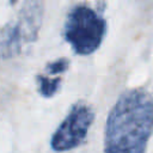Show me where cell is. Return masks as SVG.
Segmentation results:
<instances>
[{
	"instance_id": "1",
	"label": "cell",
	"mask_w": 153,
	"mask_h": 153,
	"mask_svg": "<svg viewBox=\"0 0 153 153\" xmlns=\"http://www.w3.org/2000/svg\"><path fill=\"white\" fill-rule=\"evenodd\" d=\"M153 134V97L142 88L123 92L109 112L105 153H146Z\"/></svg>"
},
{
	"instance_id": "2",
	"label": "cell",
	"mask_w": 153,
	"mask_h": 153,
	"mask_svg": "<svg viewBox=\"0 0 153 153\" xmlns=\"http://www.w3.org/2000/svg\"><path fill=\"white\" fill-rule=\"evenodd\" d=\"M43 13L42 0H25L17 17L0 31V57H14L23 51L25 45L37 39Z\"/></svg>"
},
{
	"instance_id": "3",
	"label": "cell",
	"mask_w": 153,
	"mask_h": 153,
	"mask_svg": "<svg viewBox=\"0 0 153 153\" xmlns=\"http://www.w3.org/2000/svg\"><path fill=\"white\" fill-rule=\"evenodd\" d=\"M105 20L91 7L76 5L67 16L63 36L78 55H90L96 51L105 36Z\"/></svg>"
},
{
	"instance_id": "4",
	"label": "cell",
	"mask_w": 153,
	"mask_h": 153,
	"mask_svg": "<svg viewBox=\"0 0 153 153\" xmlns=\"http://www.w3.org/2000/svg\"><path fill=\"white\" fill-rule=\"evenodd\" d=\"M94 114L84 102L75 103L51 136L50 146L55 152H66L80 146L93 122Z\"/></svg>"
},
{
	"instance_id": "5",
	"label": "cell",
	"mask_w": 153,
	"mask_h": 153,
	"mask_svg": "<svg viewBox=\"0 0 153 153\" xmlns=\"http://www.w3.org/2000/svg\"><path fill=\"white\" fill-rule=\"evenodd\" d=\"M36 80L38 85V92L44 98H51L60 90V85H61L60 76L50 78L44 74H38L36 76Z\"/></svg>"
},
{
	"instance_id": "6",
	"label": "cell",
	"mask_w": 153,
	"mask_h": 153,
	"mask_svg": "<svg viewBox=\"0 0 153 153\" xmlns=\"http://www.w3.org/2000/svg\"><path fill=\"white\" fill-rule=\"evenodd\" d=\"M69 66V61L65 57H61V59H57L53 62H49L47 66H45V72L49 74V75H56V74H61L63 72L67 71Z\"/></svg>"
},
{
	"instance_id": "7",
	"label": "cell",
	"mask_w": 153,
	"mask_h": 153,
	"mask_svg": "<svg viewBox=\"0 0 153 153\" xmlns=\"http://www.w3.org/2000/svg\"><path fill=\"white\" fill-rule=\"evenodd\" d=\"M8 1H10V4H11V5H16L19 0H8Z\"/></svg>"
}]
</instances>
